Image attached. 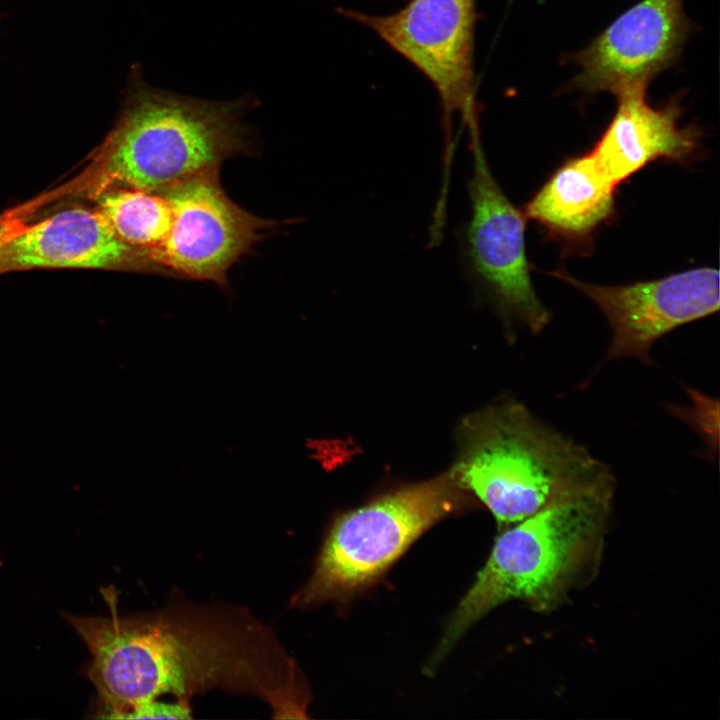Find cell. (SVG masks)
<instances>
[{
    "mask_svg": "<svg viewBox=\"0 0 720 720\" xmlns=\"http://www.w3.org/2000/svg\"><path fill=\"white\" fill-rule=\"evenodd\" d=\"M102 593L109 616L63 613L91 654L84 672L97 691L94 717L124 719L165 694L190 704L214 689L259 698L274 719L305 716L302 672L272 627L248 608L198 604L174 589L160 609L120 615L114 588Z\"/></svg>",
    "mask_w": 720,
    "mask_h": 720,
    "instance_id": "1",
    "label": "cell"
},
{
    "mask_svg": "<svg viewBox=\"0 0 720 720\" xmlns=\"http://www.w3.org/2000/svg\"><path fill=\"white\" fill-rule=\"evenodd\" d=\"M250 97L215 102L157 89L131 67L120 116L95 159L93 195L109 188L157 193L246 152Z\"/></svg>",
    "mask_w": 720,
    "mask_h": 720,
    "instance_id": "2",
    "label": "cell"
},
{
    "mask_svg": "<svg viewBox=\"0 0 720 720\" xmlns=\"http://www.w3.org/2000/svg\"><path fill=\"white\" fill-rule=\"evenodd\" d=\"M460 440L452 471L503 524L519 522L555 496L611 472L513 399L465 418Z\"/></svg>",
    "mask_w": 720,
    "mask_h": 720,
    "instance_id": "3",
    "label": "cell"
},
{
    "mask_svg": "<svg viewBox=\"0 0 720 720\" xmlns=\"http://www.w3.org/2000/svg\"><path fill=\"white\" fill-rule=\"evenodd\" d=\"M612 473L565 491L498 537L451 616L433 665L477 620L515 598L551 602L590 552L608 515Z\"/></svg>",
    "mask_w": 720,
    "mask_h": 720,
    "instance_id": "4",
    "label": "cell"
},
{
    "mask_svg": "<svg viewBox=\"0 0 720 720\" xmlns=\"http://www.w3.org/2000/svg\"><path fill=\"white\" fill-rule=\"evenodd\" d=\"M454 472L401 487L332 521L309 580L291 598L308 608L376 581L427 529L471 500Z\"/></svg>",
    "mask_w": 720,
    "mask_h": 720,
    "instance_id": "5",
    "label": "cell"
},
{
    "mask_svg": "<svg viewBox=\"0 0 720 720\" xmlns=\"http://www.w3.org/2000/svg\"><path fill=\"white\" fill-rule=\"evenodd\" d=\"M475 4L476 0H409L395 13L377 16L340 10L374 31L433 84L443 111L447 164L455 114L470 137L479 135L473 69Z\"/></svg>",
    "mask_w": 720,
    "mask_h": 720,
    "instance_id": "6",
    "label": "cell"
},
{
    "mask_svg": "<svg viewBox=\"0 0 720 720\" xmlns=\"http://www.w3.org/2000/svg\"><path fill=\"white\" fill-rule=\"evenodd\" d=\"M219 168L207 169L159 192L169 203L171 226L151 260L166 272L226 285L231 265L272 222L236 205L222 189Z\"/></svg>",
    "mask_w": 720,
    "mask_h": 720,
    "instance_id": "7",
    "label": "cell"
},
{
    "mask_svg": "<svg viewBox=\"0 0 720 720\" xmlns=\"http://www.w3.org/2000/svg\"><path fill=\"white\" fill-rule=\"evenodd\" d=\"M471 151V217L464 235L468 267L505 313L537 334L549 322L550 312L531 282L524 215L493 177L479 136L471 139Z\"/></svg>",
    "mask_w": 720,
    "mask_h": 720,
    "instance_id": "8",
    "label": "cell"
},
{
    "mask_svg": "<svg viewBox=\"0 0 720 720\" xmlns=\"http://www.w3.org/2000/svg\"><path fill=\"white\" fill-rule=\"evenodd\" d=\"M552 275L586 295L609 322L612 339L600 365L619 357L651 365V348L658 339L720 306L719 272L710 267L624 286L589 284L563 271Z\"/></svg>",
    "mask_w": 720,
    "mask_h": 720,
    "instance_id": "9",
    "label": "cell"
},
{
    "mask_svg": "<svg viewBox=\"0 0 720 720\" xmlns=\"http://www.w3.org/2000/svg\"><path fill=\"white\" fill-rule=\"evenodd\" d=\"M685 34L682 0H642L619 16L578 57V81L617 95L646 87L668 64Z\"/></svg>",
    "mask_w": 720,
    "mask_h": 720,
    "instance_id": "10",
    "label": "cell"
},
{
    "mask_svg": "<svg viewBox=\"0 0 720 720\" xmlns=\"http://www.w3.org/2000/svg\"><path fill=\"white\" fill-rule=\"evenodd\" d=\"M35 268L166 272L147 250L120 240L97 209L80 207L26 224L0 249V273Z\"/></svg>",
    "mask_w": 720,
    "mask_h": 720,
    "instance_id": "11",
    "label": "cell"
},
{
    "mask_svg": "<svg viewBox=\"0 0 720 720\" xmlns=\"http://www.w3.org/2000/svg\"><path fill=\"white\" fill-rule=\"evenodd\" d=\"M645 89L636 87L617 95V111L590 151L617 186L654 160L687 161L698 146L696 129L679 125L676 106L651 107Z\"/></svg>",
    "mask_w": 720,
    "mask_h": 720,
    "instance_id": "12",
    "label": "cell"
},
{
    "mask_svg": "<svg viewBox=\"0 0 720 720\" xmlns=\"http://www.w3.org/2000/svg\"><path fill=\"white\" fill-rule=\"evenodd\" d=\"M616 187L588 152L564 162L526 204L524 216L559 237L585 239L613 212Z\"/></svg>",
    "mask_w": 720,
    "mask_h": 720,
    "instance_id": "13",
    "label": "cell"
},
{
    "mask_svg": "<svg viewBox=\"0 0 720 720\" xmlns=\"http://www.w3.org/2000/svg\"><path fill=\"white\" fill-rule=\"evenodd\" d=\"M94 197L97 210L123 242L149 252L165 240L171 226L172 212L162 195L109 188Z\"/></svg>",
    "mask_w": 720,
    "mask_h": 720,
    "instance_id": "14",
    "label": "cell"
},
{
    "mask_svg": "<svg viewBox=\"0 0 720 720\" xmlns=\"http://www.w3.org/2000/svg\"><path fill=\"white\" fill-rule=\"evenodd\" d=\"M192 709L189 703L179 700L162 702L158 698L139 703L133 707L124 719H191Z\"/></svg>",
    "mask_w": 720,
    "mask_h": 720,
    "instance_id": "15",
    "label": "cell"
},
{
    "mask_svg": "<svg viewBox=\"0 0 720 720\" xmlns=\"http://www.w3.org/2000/svg\"><path fill=\"white\" fill-rule=\"evenodd\" d=\"M27 223V213L22 210L7 211L0 215V249Z\"/></svg>",
    "mask_w": 720,
    "mask_h": 720,
    "instance_id": "16",
    "label": "cell"
},
{
    "mask_svg": "<svg viewBox=\"0 0 720 720\" xmlns=\"http://www.w3.org/2000/svg\"><path fill=\"white\" fill-rule=\"evenodd\" d=\"M2 18V15L0 14V19Z\"/></svg>",
    "mask_w": 720,
    "mask_h": 720,
    "instance_id": "17",
    "label": "cell"
}]
</instances>
